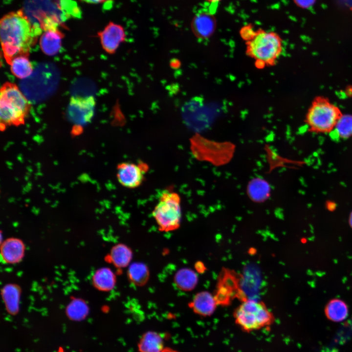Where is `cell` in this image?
<instances>
[{
	"mask_svg": "<svg viewBox=\"0 0 352 352\" xmlns=\"http://www.w3.org/2000/svg\"><path fill=\"white\" fill-rule=\"evenodd\" d=\"M103 49L108 53H115L120 44L125 42L126 34L120 24L110 22L101 31L98 32Z\"/></svg>",
	"mask_w": 352,
	"mask_h": 352,
	"instance_id": "cell-10",
	"label": "cell"
},
{
	"mask_svg": "<svg viewBox=\"0 0 352 352\" xmlns=\"http://www.w3.org/2000/svg\"><path fill=\"white\" fill-rule=\"evenodd\" d=\"M138 349L139 352H162L164 349L163 339L157 332H145L139 340Z\"/></svg>",
	"mask_w": 352,
	"mask_h": 352,
	"instance_id": "cell-15",
	"label": "cell"
},
{
	"mask_svg": "<svg viewBox=\"0 0 352 352\" xmlns=\"http://www.w3.org/2000/svg\"><path fill=\"white\" fill-rule=\"evenodd\" d=\"M295 4L302 8H308L311 7L316 0H293Z\"/></svg>",
	"mask_w": 352,
	"mask_h": 352,
	"instance_id": "cell-27",
	"label": "cell"
},
{
	"mask_svg": "<svg viewBox=\"0 0 352 352\" xmlns=\"http://www.w3.org/2000/svg\"><path fill=\"white\" fill-rule=\"evenodd\" d=\"M31 105L15 84L6 82L0 88V121L1 129L7 126L23 124Z\"/></svg>",
	"mask_w": 352,
	"mask_h": 352,
	"instance_id": "cell-3",
	"label": "cell"
},
{
	"mask_svg": "<svg viewBox=\"0 0 352 352\" xmlns=\"http://www.w3.org/2000/svg\"><path fill=\"white\" fill-rule=\"evenodd\" d=\"M230 270H223L219 278L216 293L214 294L218 305L226 306L230 304L238 295L237 275Z\"/></svg>",
	"mask_w": 352,
	"mask_h": 352,
	"instance_id": "cell-9",
	"label": "cell"
},
{
	"mask_svg": "<svg viewBox=\"0 0 352 352\" xmlns=\"http://www.w3.org/2000/svg\"><path fill=\"white\" fill-rule=\"evenodd\" d=\"M245 43L246 55L254 60L258 68L275 65L283 51L280 36L262 28L256 29L252 38Z\"/></svg>",
	"mask_w": 352,
	"mask_h": 352,
	"instance_id": "cell-2",
	"label": "cell"
},
{
	"mask_svg": "<svg viewBox=\"0 0 352 352\" xmlns=\"http://www.w3.org/2000/svg\"><path fill=\"white\" fill-rule=\"evenodd\" d=\"M82 1L88 3H91V4H99V3H102L105 2H107L108 1H110L111 0H81Z\"/></svg>",
	"mask_w": 352,
	"mask_h": 352,
	"instance_id": "cell-28",
	"label": "cell"
},
{
	"mask_svg": "<svg viewBox=\"0 0 352 352\" xmlns=\"http://www.w3.org/2000/svg\"><path fill=\"white\" fill-rule=\"evenodd\" d=\"M94 286L102 291L112 289L115 283V277L113 272L109 268L103 267L98 269L93 275Z\"/></svg>",
	"mask_w": 352,
	"mask_h": 352,
	"instance_id": "cell-18",
	"label": "cell"
},
{
	"mask_svg": "<svg viewBox=\"0 0 352 352\" xmlns=\"http://www.w3.org/2000/svg\"><path fill=\"white\" fill-rule=\"evenodd\" d=\"M64 34L58 27H52L43 31L40 38V46L44 54L53 56L58 53L62 46Z\"/></svg>",
	"mask_w": 352,
	"mask_h": 352,
	"instance_id": "cell-12",
	"label": "cell"
},
{
	"mask_svg": "<svg viewBox=\"0 0 352 352\" xmlns=\"http://www.w3.org/2000/svg\"><path fill=\"white\" fill-rule=\"evenodd\" d=\"M349 309L347 304L339 299L330 301L325 308L326 317L330 321L340 322L346 319L348 315Z\"/></svg>",
	"mask_w": 352,
	"mask_h": 352,
	"instance_id": "cell-16",
	"label": "cell"
},
{
	"mask_svg": "<svg viewBox=\"0 0 352 352\" xmlns=\"http://www.w3.org/2000/svg\"><path fill=\"white\" fill-rule=\"evenodd\" d=\"M233 315L235 324L246 332L269 327L275 321L274 314L264 302L252 299L242 301Z\"/></svg>",
	"mask_w": 352,
	"mask_h": 352,
	"instance_id": "cell-4",
	"label": "cell"
},
{
	"mask_svg": "<svg viewBox=\"0 0 352 352\" xmlns=\"http://www.w3.org/2000/svg\"><path fill=\"white\" fill-rule=\"evenodd\" d=\"M175 280L176 286L180 289L185 291L193 289L198 281L196 273L188 268L182 269L177 271Z\"/></svg>",
	"mask_w": 352,
	"mask_h": 352,
	"instance_id": "cell-20",
	"label": "cell"
},
{
	"mask_svg": "<svg viewBox=\"0 0 352 352\" xmlns=\"http://www.w3.org/2000/svg\"><path fill=\"white\" fill-rule=\"evenodd\" d=\"M88 308L86 303L80 299L71 301L66 308V313L71 319L77 320L84 318L88 314Z\"/></svg>",
	"mask_w": 352,
	"mask_h": 352,
	"instance_id": "cell-24",
	"label": "cell"
},
{
	"mask_svg": "<svg viewBox=\"0 0 352 352\" xmlns=\"http://www.w3.org/2000/svg\"><path fill=\"white\" fill-rule=\"evenodd\" d=\"M2 296L8 312L15 314L19 308L20 291L19 287L13 284L5 286L2 290Z\"/></svg>",
	"mask_w": 352,
	"mask_h": 352,
	"instance_id": "cell-17",
	"label": "cell"
},
{
	"mask_svg": "<svg viewBox=\"0 0 352 352\" xmlns=\"http://www.w3.org/2000/svg\"><path fill=\"white\" fill-rule=\"evenodd\" d=\"M349 223L351 227L352 228V212L351 214L350 215V218H349Z\"/></svg>",
	"mask_w": 352,
	"mask_h": 352,
	"instance_id": "cell-31",
	"label": "cell"
},
{
	"mask_svg": "<svg viewBox=\"0 0 352 352\" xmlns=\"http://www.w3.org/2000/svg\"><path fill=\"white\" fill-rule=\"evenodd\" d=\"M162 352H177L176 351L172 349L171 348H166L162 351Z\"/></svg>",
	"mask_w": 352,
	"mask_h": 352,
	"instance_id": "cell-29",
	"label": "cell"
},
{
	"mask_svg": "<svg viewBox=\"0 0 352 352\" xmlns=\"http://www.w3.org/2000/svg\"><path fill=\"white\" fill-rule=\"evenodd\" d=\"M57 352H66L65 351L64 349L63 348L60 347V348L58 349V351H57Z\"/></svg>",
	"mask_w": 352,
	"mask_h": 352,
	"instance_id": "cell-32",
	"label": "cell"
},
{
	"mask_svg": "<svg viewBox=\"0 0 352 352\" xmlns=\"http://www.w3.org/2000/svg\"><path fill=\"white\" fill-rule=\"evenodd\" d=\"M334 129L337 134L342 138H348L352 136V116L342 115Z\"/></svg>",
	"mask_w": 352,
	"mask_h": 352,
	"instance_id": "cell-25",
	"label": "cell"
},
{
	"mask_svg": "<svg viewBox=\"0 0 352 352\" xmlns=\"http://www.w3.org/2000/svg\"><path fill=\"white\" fill-rule=\"evenodd\" d=\"M341 115L336 106L325 98H318L309 108L306 122L313 132L327 133L334 129Z\"/></svg>",
	"mask_w": 352,
	"mask_h": 352,
	"instance_id": "cell-6",
	"label": "cell"
},
{
	"mask_svg": "<svg viewBox=\"0 0 352 352\" xmlns=\"http://www.w3.org/2000/svg\"><path fill=\"white\" fill-rule=\"evenodd\" d=\"M206 1L210 2V3H217L218 2H220L221 0H205Z\"/></svg>",
	"mask_w": 352,
	"mask_h": 352,
	"instance_id": "cell-30",
	"label": "cell"
},
{
	"mask_svg": "<svg viewBox=\"0 0 352 352\" xmlns=\"http://www.w3.org/2000/svg\"><path fill=\"white\" fill-rule=\"evenodd\" d=\"M180 195L172 189L162 191L152 212V216L159 230L169 232L177 229L182 219Z\"/></svg>",
	"mask_w": 352,
	"mask_h": 352,
	"instance_id": "cell-5",
	"label": "cell"
},
{
	"mask_svg": "<svg viewBox=\"0 0 352 352\" xmlns=\"http://www.w3.org/2000/svg\"><path fill=\"white\" fill-rule=\"evenodd\" d=\"M22 9L8 13L0 21V36L4 58L9 64L18 56H28L31 47L43 32Z\"/></svg>",
	"mask_w": 352,
	"mask_h": 352,
	"instance_id": "cell-1",
	"label": "cell"
},
{
	"mask_svg": "<svg viewBox=\"0 0 352 352\" xmlns=\"http://www.w3.org/2000/svg\"><path fill=\"white\" fill-rule=\"evenodd\" d=\"M9 65L12 73L19 79L26 78L33 72V66L27 55L15 57L12 59Z\"/></svg>",
	"mask_w": 352,
	"mask_h": 352,
	"instance_id": "cell-19",
	"label": "cell"
},
{
	"mask_svg": "<svg viewBox=\"0 0 352 352\" xmlns=\"http://www.w3.org/2000/svg\"><path fill=\"white\" fill-rule=\"evenodd\" d=\"M95 100L92 96H72L67 109L70 120L77 124L89 122L94 115Z\"/></svg>",
	"mask_w": 352,
	"mask_h": 352,
	"instance_id": "cell-8",
	"label": "cell"
},
{
	"mask_svg": "<svg viewBox=\"0 0 352 352\" xmlns=\"http://www.w3.org/2000/svg\"><path fill=\"white\" fill-rule=\"evenodd\" d=\"M247 191L252 199L256 201H262L269 195L270 186L265 180L255 178L249 183Z\"/></svg>",
	"mask_w": 352,
	"mask_h": 352,
	"instance_id": "cell-21",
	"label": "cell"
},
{
	"mask_svg": "<svg viewBox=\"0 0 352 352\" xmlns=\"http://www.w3.org/2000/svg\"><path fill=\"white\" fill-rule=\"evenodd\" d=\"M24 245L19 239L11 238L6 240L1 246V256L4 263L16 264L23 258Z\"/></svg>",
	"mask_w": 352,
	"mask_h": 352,
	"instance_id": "cell-14",
	"label": "cell"
},
{
	"mask_svg": "<svg viewBox=\"0 0 352 352\" xmlns=\"http://www.w3.org/2000/svg\"><path fill=\"white\" fill-rule=\"evenodd\" d=\"M132 257L130 248L123 244H118L111 250L110 258L113 264L118 267H123L129 264Z\"/></svg>",
	"mask_w": 352,
	"mask_h": 352,
	"instance_id": "cell-22",
	"label": "cell"
},
{
	"mask_svg": "<svg viewBox=\"0 0 352 352\" xmlns=\"http://www.w3.org/2000/svg\"><path fill=\"white\" fill-rule=\"evenodd\" d=\"M216 20L212 14L202 12L196 15L191 22V29L198 38L206 39L210 38L216 28Z\"/></svg>",
	"mask_w": 352,
	"mask_h": 352,
	"instance_id": "cell-11",
	"label": "cell"
},
{
	"mask_svg": "<svg viewBox=\"0 0 352 352\" xmlns=\"http://www.w3.org/2000/svg\"><path fill=\"white\" fill-rule=\"evenodd\" d=\"M218 306L214 294L206 291L198 293L190 304L193 311L202 317L212 315Z\"/></svg>",
	"mask_w": 352,
	"mask_h": 352,
	"instance_id": "cell-13",
	"label": "cell"
},
{
	"mask_svg": "<svg viewBox=\"0 0 352 352\" xmlns=\"http://www.w3.org/2000/svg\"><path fill=\"white\" fill-rule=\"evenodd\" d=\"M256 29L251 24H247L243 26L240 30V35L245 42L248 41L254 34Z\"/></svg>",
	"mask_w": 352,
	"mask_h": 352,
	"instance_id": "cell-26",
	"label": "cell"
},
{
	"mask_svg": "<svg viewBox=\"0 0 352 352\" xmlns=\"http://www.w3.org/2000/svg\"><path fill=\"white\" fill-rule=\"evenodd\" d=\"M148 170V165L142 161L122 162L118 164L116 168L117 181L125 188H138L144 182Z\"/></svg>",
	"mask_w": 352,
	"mask_h": 352,
	"instance_id": "cell-7",
	"label": "cell"
},
{
	"mask_svg": "<svg viewBox=\"0 0 352 352\" xmlns=\"http://www.w3.org/2000/svg\"><path fill=\"white\" fill-rule=\"evenodd\" d=\"M128 275L131 281L135 285H144L149 278V270L147 266L142 263H134L129 268Z\"/></svg>",
	"mask_w": 352,
	"mask_h": 352,
	"instance_id": "cell-23",
	"label": "cell"
}]
</instances>
